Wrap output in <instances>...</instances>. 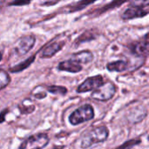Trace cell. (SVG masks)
Returning <instances> with one entry per match:
<instances>
[{"instance_id":"4fadbf2b","label":"cell","mask_w":149,"mask_h":149,"mask_svg":"<svg viewBox=\"0 0 149 149\" xmlns=\"http://www.w3.org/2000/svg\"><path fill=\"white\" fill-rule=\"evenodd\" d=\"M129 67V65L127 61L125 60H116L113 62H109L107 65V69L109 72H124Z\"/></svg>"},{"instance_id":"ba28073f","label":"cell","mask_w":149,"mask_h":149,"mask_svg":"<svg viewBox=\"0 0 149 149\" xmlns=\"http://www.w3.org/2000/svg\"><path fill=\"white\" fill-rule=\"evenodd\" d=\"M65 40H59V41H53L47 45H45L42 50H41V58H52L55 54H57L58 52L62 50V48L65 45Z\"/></svg>"},{"instance_id":"7c38bea8","label":"cell","mask_w":149,"mask_h":149,"mask_svg":"<svg viewBox=\"0 0 149 149\" xmlns=\"http://www.w3.org/2000/svg\"><path fill=\"white\" fill-rule=\"evenodd\" d=\"M70 59L82 65V64L91 63L93 60V54L91 51H88V50L80 51V52L72 54Z\"/></svg>"},{"instance_id":"7402d4cb","label":"cell","mask_w":149,"mask_h":149,"mask_svg":"<svg viewBox=\"0 0 149 149\" xmlns=\"http://www.w3.org/2000/svg\"><path fill=\"white\" fill-rule=\"evenodd\" d=\"M8 112H9V110L6 109V108L2 110V112H1V123L4 122V120H5V114H7Z\"/></svg>"},{"instance_id":"ac0fdd59","label":"cell","mask_w":149,"mask_h":149,"mask_svg":"<svg viewBox=\"0 0 149 149\" xmlns=\"http://www.w3.org/2000/svg\"><path fill=\"white\" fill-rule=\"evenodd\" d=\"M41 86V90H38V87H35L32 92H31V95L34 96L36 99L41 100V99H45L47 95V91L45 87V86Z\"/></svg>"},{"instance_id":"3957f363","label":"cell","mask_w":149,"mask_h":149,"mask_svg":"<svg viewBox=\"0 0 149 149\" xmlns=\"http://www.w3.org/2000/svg\"><path fill=\"white\" fill-rule=\"evenodd\" d=\"M117 92V87L112 81L105 82L100 87L93 91L91 94V98L97 101H108L113 98Z\"/></svg>"},{"instance_id":"8fae6325","label":"cell","mask_w":149,"mask_h":149,"mask_svg":"<svg viewBox=\"0 0 149 149\" xmlns=\"http://www.w3.org/2000/svg\"><path fill=\"white\" fill-rule=\"evenodd\" d=\"M57 68L59 71L68 72H72V73H77L83 70V66L81 65H79L71 59H67V60L59 62Z\"/></svg>"},{"instance_id":"44dd1931","label":"cell","mask_w":149,"mask_h":149,"mask_svg":"<svg viewBox=\"0 0 149 149\" xmlns=\"http://www.w3.org/2000/svg\"><path fill=\"white\" fill-rule=\"evenodd\" d=\"M31 3V1H17V2H11L9 3V5H15V6H20V5H28Z\"/></svg>"},{"instance_id":"9c48e42d","label":"cell","mask_w":149,"mask_h":149,"mask_svg":"<svg viewBox=\"0 0 149 149\" xmlns=\"http://www.w3.org/2000/svg\"><path fill=\"white\" fill-rule=\"evenodd\" d=\"M130 50L136 57H147L149 54V40L144 37L141 40L133 43Z\"/></svg>"},{"instance_id":"30bf717a","label":"cell","mask_w":149,"mask_h":149,"mask_svg":"<svg viewBox=\"0 0 149 149\" xmlns=\"http://www.w3.org/2000/svg\"><path fill=\"white\" fill-rule=\"evenodd\" d=\"M149 14V10L135 6H128V8L121 15L123 20H130L139 17H143Z\"/></svg>"},{"instance_id":"52a82bcc","label":"cell","mask_w":149,"mask_h":149,"mask_svg":"<svg viewBox=\"0 0 149 149\" xmlns=\"http://www.w3.org/2000/svg\"><path fill=\"white\" fill-rule=\"evenodd\" d=\"M148 115L147 108L142 105H136L127 112V118L130 123L137 124L141 122Z\"/></svg>"},{"instance_id":"277c9868","label":"cell","mask_w":149,"mask_h":149,"mask_svg":"<svg viewBox=\"0 0 149 149\" xmlns=\"http://www.w3.org/2000/svg\"><path fill=\"white\" fill-rule=\"evenodd\" d=\"M50 141L49 136L45 133H38L31 135L24 140L18 149H43Z\"/></svg>"},{"instance_id":"7a4b0ae2","label":"cell","mask_w":149,"mask_h":149,"mask_svg":"<svg viewBox=\"0 0 149 149\" xmlns=\"http://www.w3.org/2000/svg\"><path fill=\"white\" fill-rule=\"evenodd\" d=\"M95 116L94 109L90 104H85L74 110L69 116V122L72 126H78L81 123L93 120Z\"/></svg>"},{"instance_id":"8992f818","label":"cell","mask_w":149,"mask_h":149,"mask_svg":"<svg viewBox=\"0 0 149 149\" xmlns=\"http://www.w3.org/2000/svg\"><path fill=\"white\" fill-rule=\"evenodd\" d=\"M105 83L104 78L102 75H95L93 77H88L77 88V92L79 93H87L90 91H95L99 87H100Z\"/></svg>"},{"instance_id":"cb8c5ba5","label":"cell","mask_w":149,"mask_h":149,"mask_svg":"<svg viewBox=\"0 0 149 149\" xmlns=\"http://www.w3.org/2000/svg\"><path fill=\"white\" fill-rule=\"evenodd\" d=\"M64 146H57V147H55V148H53L52 149H64Z\"/></svg>"},{"instance_id":"d6986e66","label":"cell","mask_w":149,"mask_h":149,"mask_svg":"<svg viewBox=\"0 0 149 149\" xmlns=\"http://www.w3.org/2000/svg\"><path fill=\"white\" fill-rule=\"evenodd\" d=\"M141 142V139H133V140H130V141L124 142L122 145H120L116 149H130L137 146V145H139Z\"/></svg>"},{"instance_id":"e0dca14e","label":"cell","mask_w":149,"mask_h":149,"mask_svg":"<svg viewBox=\"0 0 149 149\" xmlns=\"http://www.w3.org/2000/svg\"><path fill=\"white\" fill-rule=\"evenodd\" d=\"M10 82V77L7 72H5L3 69H1L0 71V90L4 89Z\"/></svg>"},{"instance_id":"603a6c76","label":"cell","mask_w":149,"mask_h":149,"mask_svg":"<svg viewBox=\"0 0 149 149\" xmlns=\"http://www.w3.org/2000/svg\"><path fill=\"white\" fill-rule=\"evenodd\" d=\"M59 3V1H52V2H43V3H41L40 4L41 5H45V6H50V5H53V4H56V3Z\"/></svg>"},{"instance_id":"6da1fadb","label":"cell","mask_w":149,"mask_h":149,"mask_svg":"<svg viewBox=\"0 0 149 149\" xmlns=\"http://www.w3.org/2000/svg\"><path fill=\"white\" fill-rule=\"evenodd\" d=\"M108 137H109V129L106 126L101 125V126L93 127L84 134L81 140L80 147L81 148L84 149L89 148L95 144H99L106 141Z\"/></svg>"},{"instance_id":"2e32d148","label":"cell","mask_w":149,"mask_h":149,"mask_svg":"<svg viewBox=\"0 0 149 149\" xmlns=\"http://www.w3.org/2000/svg\"><path fill=\"white\" fill-rule=\"evenodd\" d=\"M94 2H90V1H80V2H77L75 3H73L72 5L69 6L70 9H69V12H75V11H79V10H83L84 8H86V6L93 3Z\"/></svg>"},{"instance_id":"5bb4252c","label":"cell","mask_w":149,"mask_h":149,"mask_svg":"<svg viewBox=\"0 0 149 149\" xmlns=\"http://www.w3.org/2000/svg\"><path fill=\"white\" fill-rule=\"evenodd\" d=\"M35 58H36V55L33 54L31 57H29L28 58H26L24 61H22L21 63H19V64H17V65H16L14 66L10 67L9 68V71L10 72H20L25 70L28 66H30L33 63V61L35 60Z\"/></svg>"},{"instance_id":"5b68a950","label":"cell","mask_w":149,"mask_h":149,"mask_svg":"<svg viewBox=\"0 0 149 149\" xmlns=\"http://www.w3.org/2000/svg\"><path fill=\"white\" fill-rule=\"evenodd\" d=\"M35 42L36 38L34 35H24L17 40L12 49V52H14L15 55L24 56L26 53H28L31 51V49H32V47L35 45Z\"/></svg>"},{"instance_id":"ffe728a7","label":"cell","mask_w":149,"mask_h":149,"mask_svg":"<svg viewBox=\"0 0 149 149\" xmlns=\"http://www.w3.org/2000/svg\"><path fill=\"white\" fill-rule=\"evenodd\" d=\"M129 6H135V7H140V8H145L149 6L148 1H134L130 3Z\"/></svg>"},{"instance_id":"9a60e30c","label":"cell","mask_w":149,"mask_h":149,"mask_svg":"<svg viewBox=\"0 0 149 149\" xmlns=\"http://www.w3.org/2000/svg\"><path fill=\"white\" fill-rule=\"evenodd\" d=\"M47 93L55 94V95H61L65 96L67 93V88L61 86H55V85H50V86H45Z\"/></svg>"}]
</instances>
